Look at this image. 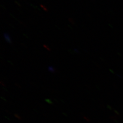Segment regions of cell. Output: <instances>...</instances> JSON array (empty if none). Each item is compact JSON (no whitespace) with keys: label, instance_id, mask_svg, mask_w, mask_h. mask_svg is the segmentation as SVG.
I'll list each match as a JSON object with an SVG mask.
<instances>
[{"label":"cell","instance_id":"1","mask_svg":"<svg viewBox=\"0 0 123 123\" xmlns=\"http://www.w3.org/2000/svg\"><path fill=\"white\" fill-rule=\"evenodd\" d=\"M4 36L5 39L6 40V41L7 42H8V43H10V44L12 43V42H11V40L10 39V37L8 34H7V33H5L4 34Z\"/></svg>","mask_w":123,"mask_h":123},{"label":"cell","instance_id":"2","mask_svg":"<svg viewBox=\"0 0 123 123\" xmlns=\"http://www.w3.org/2000/svg\"><path fill=\"white\" fill-rule=\"evenodd\" d=\"M48 70L50 72H55V69L53 67H51V66H49L48 67Z\"/></svg>","mask_w":123,"mask_h":123},{"label":"cell","instance_id":"3","mask_svg":"<svg viewBox=\"0 0 123 123\" xmlns=\"http://www.w3.org/2000/svg\"><path fill=\"white\" fill-rule=\"evenodd\" d=\"M41 7L42 8H43L44 10H45V11H47V8H46L45 6H44V5H41Z\"/></svg>","mask_w":123,"mask_h":123},{"label":"cell","instance_id":"4","mask_svg":"<svg viewBox=\"0 0 123 123\" xmlns=\"http://www.w3.org/2000/svg\"><path fill=\"white\" fill-rule=\"evenodd\" d=\"M44 47L48 51H50V48L49 47H48V46H47L46 45H44Z\"/></svg>","mask_w":123,"mask_h":123},{"label":"cell","instance_id":"5","mask_svg":"<svg viewBox=\"0 0 123 123\" xmlns=\"http://www.w3.org/2000/svg\"><path fill=\"white\" fill-rule=\"evenodd\" d=\"M69 21H70L72 23V24H74V20H73L71 18H69Z\"/></svg>","mask_w":123,"mask_h":123}]
</instances>
